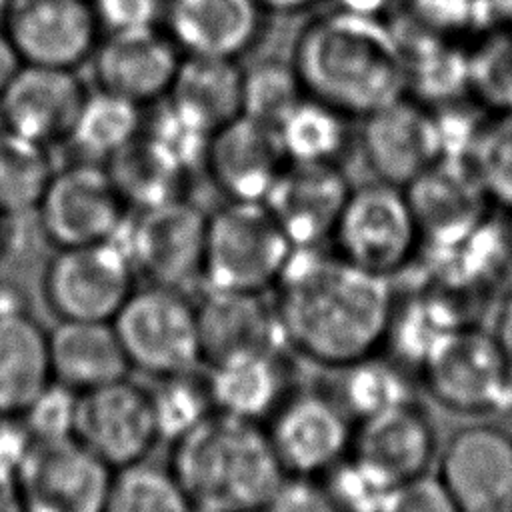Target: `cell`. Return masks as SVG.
I'll list each match as a JSON object with an SVG mask.
<instances>
[{
	"instance_id": "obj_26",
	"label": "cell",
	"mask_w": 512,
	"mask_h": 512,
	"mask_svg": "<svg viewBox=\"0 0 512 512\" xmlns=\"http://www.w3.org/2000/svg\"><path fill=\"white\" fill-rule=\"evenodd\" d=\"M52 380L86 392L120 378L132 370L112 322L58 320L48 330Z\"/></svg>"
},
{
	"instance_id": "obj_45",
	"label": "cell",
	"mask_w": 512,
	"mask_h": 512,
	"mask_svg": "<svg viewBox=\"0 0 512 512\" xmlns=\"http://www.w3.org/2000/svg\"><path fill=\"white\" fill-rule=\"evenodd\" d=\"M378 512H460L438 476L420 474L392 486Z\"/></svg>"
},
{
	"instance_id": "obj_56",
	"label": "cell",
	"mask_w": 512,
	"mask_h": 512,
	"mask_svg": "<svg viewBox=\"0 0 512 512\" xmlns=\"http://www.w3.org/2000/svg\"><path fill=\"white\" fill-rule=\"evenodd\" d=\"M24 512H26V510H24Z\"/></svg>"
},
{
	"instance_id": "obj_7",
	"label": "cell",
	"mask_w": 512,
	"mask_h": 512,
	"mask_svg": "<svg viewBox=\"0 0 512 512\" xmlns=\"http://www.w3.org/2000/svg\"><path fill=\"white\" fill-rule=\"evenodd\" d=\"M420 240L404 188L374 180L350 188L330 248L344 260L392 280L412 262Z\"/></svg>"
},
{
	"instance_id": "obj_27",
	"label": "cell",
	"mask_w": 512,
	"mask_h": 512,
	"mask_svg": "<svg viewBox=\"0 0 512 512\" xmlns=\"http://www.w3.org/2000/svg\"><path fill=\"white\" fill-rule=\"evenodd\" d=\"M244 68L234 58L182 54L166 100L192 124L214 132L242 114Z\"/></svg>"
},
{
	"instance_id": "obj_41",
	"label": "cell",
	"mask_w": 512,
	"mask_h": 512,
	"mask_svg": "<svg viewBox=\"0 0 512 512\" xmlns=\"http://www.w3.org/2000/svg\"><path fill=\"white\" fill-rule=\"evenodd\" d=\"M154 110L144 116L142 132L168 150L188 172L202 168L210 132L192 124L166 98L150 104Z\"/></svg>"
},
{
	"instance_id": "obj_25",
	"label": "cell",
	"mask_w": 512,
	"mask_h": 512,
	"mask_svg": "<svg viewBox=\"0 0 512 512\" xmlns=\"http://www.w3.org/2000/svg\"><path fill=\"white\" fill-rule=\"evenodd\" d=\"M196 308L204 364L242 350H286L264 294L206 288Z\"/></svg>"
},
{
	"instance_id": "obj_47",
	"label": "cell",
	"mask_w": 512,
	"mask_h": 512,
	"mask_svg": "<svg viewBox=\"0 0 512 512\" xmlns=\"http://www.w3.org/2000/svg\"><path fill=\"white\" fill-rule=\"evenodd\" d=\"M166 0H92L102 32L158 26Z\"/></svg>"
},
{
	"instance_id": "obj_40",
	"label": "cell",
	"mask_w": 512,
	"mask_h": 512,
	"mask_svg": "<svg viewBox=\"0 0 512 512\" xmlns=\"http://www.w3.org/2000/svg\"><path fill=\"white\" fill-rule=\"evenodd\" d=\"M472 168L488 196L512 208V112L482 128L472 148Z\"/></svg>"
},
{
	"instance_id": "obj_43",
	"label": "cell",
	"mask_w": 512,
	"mask_h": 512,
	"mask_svg": "<svg viewBox=\"0 0 512 512\" xmlns=\"http://www.w3.org/2000/svg\"><path fill=\"white\" fill-rule=\"evenodd\" d=\"M322 480L340 512H378L392 488L350 454L322 476Z\"/></svg>"
},
{
	"instance_id": "obj_6",
	"label": "cell",
	"mask_w": 512,
	"mask_h": 512,
	"mask_svg": "<svg viewBox=\"0 0 512 512\" xmlns=\"http://www.w3.org/2000/svg\"><path fill=\"white\" fill-rule=\"evenodd\" d=\"M428 394L458 414H488L512 404V362L492 332L458 326L420 362Z\"/></svg>"
},
{
	"instance_id": "obj_28",
	"label": "cell",
	"mask_w": 512,
	"mask_h": 512,
	"mask_svg": "<svg viewBox=\"0 0 512 512\" xmlns=\"http://www.w3.org/2000/svg\"><path fill=\"white\" fill-rule=\"evenodd\" d=\"M50 382L48 330L30 312L0 316V414L20 416Z\"/></svg>"
},
{
	"instance_id": "obj_49",
	"label": "cell",
	"mask_w": 512,
	"mask_h": 512,
	"mask_svg": "<svg viewBox=\"0 0 512 512\" xmlns=\"http://www.w3.org/2000/svg\"><path fill=\"white\" fill-rule=\"evenodd\" d=\"M30 312V294L26 288L10 278H0V316H14Z\"/></svg>"
},
{
	"instance_id": "obj_48",
	"label": "cell",
	"mask_w": 512,
	"mask_h": 512,
	"mask_svg": "<svg viewBox=\"0 0 512 512\" xmlns=\"http://www.w3.org/2000/svg\"><path fill=\"white\" fill-rule=\"evenodd\" d=\"M32 442L34 440L20 416L0 414V466L2 468L16 474Z\"/></svg>"
},
{
	"instance_id": "obj_51",
	"label": "cell",
	"mask_w": 512,
	"mask_h": 512,
	"mask_svg": "<svg viewBox=\"0 0 512 512\" xmlns=\"http://www.w3.org/2000/svg\"><path fill=\"white\" fill-rule=\"evenodd\" d=\"M0 512H24V502L14 472L0 466Z\"/></svg>"
},
{
	"instance_id": "obj_11",
	"label": "cell",
	"mask_w": 512,
	"mask_h": 512,
	"mask_svg": "<svg viewBox=\"0 0 512 512\" xmlns=\"http://www.w3.org/2000/svg\"><path fill=\"white\" fill-rule=\"evenodd\" d=\"M208 212L186 196L134 210L122 226V248L146 282L186 288L202 282Z\"/></svg>"
},
{
	"instance_id": "obj_44",
	"label": "cell",
	"mask_w": 512,
	"mask_h": 512,
	"mask_svg": "<svg viewBox=\"0 0 512 512\" xmlns=\"http://www.w3.org/2000/svg\"><path fill=\"white\" fill-rule=\"evenodd\" d=\"M490 12V0H408L412 24L450 38L480 26Z\"/></svg>"
},
{
	"instance_id": "obj_53",
	"label": "cell",
	"mask_w": 512,
	"mask_h": 512,
	"mask_svg": "<svg viewBox=\"0 0 512 512\" xmlns=\"http://www.w3.org/2000/svg\"><path fill=\"white\" fill-rule=\"evenodd\" d=\"M260 6L266 12H278V14H296L310 6H314L318 0H258Z\"/></svg>"
},
{
	"instance_id": "obj_32",
	"label": "cell",
	"mask_w": 512,
	"mask_h": 512,
	"mask_svg": "<svg viewBox=\"0 0 512 512\" xmlns=\"http://www.w3.org/2000/svg\"><path fill=\"white\" fill-rule=\"evenodd\" d=\"M142 122V106L98 88L86 94L66 142L78 154L76 160L104 164L142 132Z\"/></svg>"
},
{
	"instance_id": "obj_3",
	"label": "cell",
	"mask_w": 512,
	"mask_h": 512,
	"mask_svg": "<svg viewBox=\"0 0 512 512\" xmlns=\"http://www.w3.org/2000/svg\"><path fill=\"white\" fill-rule=\"evenodd\" d=\"M168 466L194 512H262L286 476L264 424L216 410L172 442Z\"/></svg>"
},
{
	"instance_id": "obj_17",
	"label": "cell",
	"mask_w": 512,
	"mask_h": 512,
	"mask_svg": "<svg viewBox=\"0 0 512 512\" xmlns=\"http://www.w3.org/2000/svg\"><path fill=\"white\" fill-rule=\"evenodd\" d=\"M338 164L286 162L262 200L292 248L328 246L350 192Z\"/></svg>"
},
{
	"instance_id": "obj_19",
	"label": "cell",
	"mask_w": 512,
	"mask_h": 512,
	"mask_svg": "<svg viewBox=\"0 0 512 512\" xmlns=\"http://www.w3.org/2000/svg\"><path fill=\"white\" fill-rule=\"evenodd\" d=\"M180 58V48L158 24L106 32L92 54V66L98 88L150 106L166 96Z\"/></svg>"
},
{
	"instance_id": "obj_38",
	"label": "cell",
	"mask_w": 512,
	"mask_h": 512,
	"mask_svg": "<svg viewBox=\"0 0 512 512\" xmlns=\"http://www.w3.org/2000/svg\"><path fill=\"white\" fill-rule=\"evenodd\" d=\"M450 314L434 300H412L394 308L386 346H394L396 356L412 360L420 366L426 354L460 324L448 318Z\"/></svg>"
},
{
	"instance_id": "obj_50",
	"label": "cell",
	"mask_w": 512,
	"mask_h": 512,
	"mask_svg": "<svg viewBox=\"0 0 512 512\" xmlns=\"http://www.w3.org/2000/svg\"><path fill=\"white\" fill-rule=\"evenodd\" d=\"M492 334H494V338L498 340V344L502 346V350L506 352V356L512 362V290L506 294L504 302L500 304V310H498L496 320H494Z\"/></svg>"
},
{
	"instance_id": "obj_16",
	"label": "cell",
	"mask_w": 512,
	"mask_h": 512,
	"mask_svg": "<svg viewBox=\"0 0 512 512\" xmlns=\"http://www.w3.org/2000/svg\"><path fill=\"white\" fill-rule=\"evenodd\" d=\"M362 122L360 148L376 180L404 188L442 158L434 110L408 94Z\"/></svg>"
},
{
	"instance_id": "obj_31",
	"label": "cell",
	"mask_w": 512,
	"mask_h": 512,
	"mask_svg": "<svg viewBox=\"0 0 512 512\" xmlns=\"http://www.w3.org/2000/svg\"><path fill=\"white\" fill-rule=\"evenodd\" d=\"M348 120L344 112L306 94L276 126L286 160L340 166L352 140Z\"/></svg>"
},
{
	"instance_id": "obj_36",
	"label": "cell",
	"mask_w": 512,
	"mask_h": 512,
	"mask_svg": "<svg viewBox=\"0 0 512 512\" xmlns=\"http://www.w3.org/2000/svg\"><path fill=\"white\" fill-rule=\"evenodd\" d=\"M148 392L158 436L170 444L214 412L206 376L198 370L160 376Z\"/></svg>"
},
{
	"instance_id": "obj_55",
	"label": "cell",
	"mask_w": 512,
	"mask_h": 512,
	"mask_svg": "<svg viewBox=\"0 0 512 512\" xmlns=\"http://www.w3.org/2000/svg\"><path fill=\"white\" fill-rule=\"evenodd\" d=\"M12 2H14V0H0V26H2L4 20H6V14H8L10 6H12Z\"/></svg>"
},
{
	"instance_id": "obj_10",
	"label": "cell",
	"mask_w": 512,
	"mask_h": 512,
	"mask_svg": "<svg viewBox=\"0 0 512 512\" xmlns=\"http://www.w3.org/2000/svg\"><path fill=\"white\" fill-rule=\"evenodd\" d=\"M356 420L336 394L292 388L264 422L284 474L322 478L352 450Z\"/></svg>"
},
{
	"instance_id": "obj_39",
	"label": "cell",
	"mask_w": 512,
	"mask_h": 512,
	"mask_svg": "<svg viewBox=\"0 0 512 512\" xmlns=\"http://www.w3.org/2000/svg\"><path fill=\"white\" fill-rule=\"evenodd\" d=\"M470 88L502 114L512 112V26L488 34L468 54Z\"/></svg>"
},
{
	"instance_id": "obj_52",
	"label": "cell",
	"mask_w": 512,
	"mask_h": 512,
	"mask_svg": "<svg viewBox=\"0 0 512 512\" xmlns=\"http://www.w3.org/2000/svg\"><path fill=\"white\" fill-rule=\"evenodd\" d=\"M20 64H22V60H20L14 44L10 42L8 34L0 26V94L6 88V84L12 80V76L20 68Z\"/></svg>"
},
{
	"instance_id": "obj_29",
	"label": "cell",
	"mask_w": 512,
	"mask_h": 512,
	"mask_svg": "<svg viewBox=\"0 0 512 512\" xmlns=\"http://www.w3.org/2000/svg\"><path fill=\"white\" fill-rule=\"evenodd\" d=\"M104 166L130 210L186 196L192 174L144 132L112 154Z\"/></svg>"
},
{
	"instance_id": "obj_30",
	"label": "cell",
	"mask_w": 512,
	"mask_h": 512,
	"mask_svg": "<svg viewBox=\"0 0 512 512\" xmlns=\"http://www.w3.org/2000/svg\"><path fill=\"white\" fill-rule=\"evenodd\" d=\"M412 24V22H410ZM406 54L408 96L418 102H450L470 88V62L450 36H442L412 24V30L396 28Z\"/></svg>"
},
{
	"instance_id": "obj_33",
	"label": "cell",
	"mask_w": 512,
	"mask_h": 512,
	"mask_svg": "<svg viewBox=\"0 0 512 512\" xmlns=\"http://www.w3.org/2000/svg\"><path fill=\"white\" fill-rule=\"evenodd\" d=\"M50 148L0 124V212L32 214L54 174Z\"/></svg>"
},
{
	"instance_id": "obj_18",
	"label": "cell",
	"mask_w": 512,
	"mask_h": 512,
	"mask_svg": "<svg viewBox=\"0 0 512 512\" xmlns=\"http://www.w3.org/2000/svg\"><path fill=\"white\" fill-rule=\"evenodd\" d=\"M86 94L74 68L22 62L0 94V124L50 148L66 142Z\"/></svg>"
},
{
	"instance_id": "obj_13",
	"label": "cell",
	"mask_w": 512,
	"mask_h": 512,
	"mask_svg": "<svg viewBox=\"0 0 512 512\" xmlns=\"http://www.w3.org/2000/svg\"><path fill=\"white\" fill-rule=\"evenodd\" d=\"M74 438L112 470L148 458L160 442L148 388L126 376L78 392Z\"/></svg>"
},
{
	"instance_id": "obj_5",
	"label": "cell",
	"mask_w": 512,
	"mask_h": 512,
	"mask_svg": "<svg viewBox=\"0 0 512 512\" xmlns=\"http://www.w3.org/2000/svg\"><path fill=\"white\" fill-rule=\"evenodd\" d=\"M112 326L130 368L160 378L204 364L198 308L182 288L146 282L124 300Z\"/></svg>"
},
{
	"instance_id": "obj_14",
	"label": "cell",
	"mask_w": 512,
	"mask_h": 512,
	"mask_svg": "<svg viewBox=\"0 0 512 512\" xmlns=\"http://www.w3.org/2000/svg\"><path fill=\"white\" fill-rule=\"evenodd\" d=\"M438 478L460 512H512V434L472 424L450 434Z\"/></svg>"
},
{
	"instance_id": "obj_21",
	"label": "cell",
	"mask_w": 512,
	"mask_h": 512,
	"mask_svg": "<svg viewBox=\"0 0 512 512\" xmlns=\"http://www.w3.org/2000/svg\"><path fill=\"white\" fill-rule=\"evenodd\" d=\"M350 456L396 486L428 472L438 456L436 426L416 400L406 402L358 420Z\"/></svg>"
},
{
	"instance_id": "obj_12",
	"label": "cell",
	"mask_w": 512,
	"mask_h": 512,
	"mask_svg": "<svg viewBox=\"0 0 512 512\" xmlns=\"http://www.w3.org/2000/svg\"><path fill=\"white\" fill-rule=\"evenodd\" d=\"M16 478L26 512H102L112 468L72 436L32 442Z\"/></svg>"
},
{
	"instance_id": "obj_46",
	"label": "cell",
	"mask_w": 512,
	"mask_h": 512,
	"mask_svg": "<svg viewBox=\"0 0 512 512\" xmlns=\"http://www.w3.org/2000/svg\"><path fill=\"white\" fill-rule=\"evenodd\" d=\"M262 512H340L322 478L286 474Z\"/></svg>"
},
{
	"instance_id": "obj_15",
	"label": "cell",
	"mask_w": 512,
	"mask_h": 512,
	"mask_svg": "<svg viewBox=\"0 0 512 512\" xmlns=\"http://www.w3.org/2000/svg\"><path fill=\"white\" fill-rule=\"evenodd\" d=\"M2 28L22 62L58 68L92 58L104 34L92 0H14Z\"/></svg>"
},
{
	"instance_id": "obj_37",
	"label": "cell",
	"mask_w": 512,
	"mask_h": 512,
	"mask_svg": "<svg viewBox=\"0 0 512 512\" xmlns=\"http://www.w3.org/2000/svg\"><path fill=\"white\" fill-rule=\"evenodd\" d=\"M304 96L306 92L292 62L264 60L244 70L242 114L266 126L276 128Z\"/></svg>"
},
{
	"instance_id": "obj_4",
	"label": "cell",
	"mask_w": 512,
	"mask_h": 512,
	"mask_svg": "<svg viewBox=\"0 0 512 512\" xmlns=\"http://www.w3.org/2000/svg\"><path fill=\"white\" fill-rule=\"evenodd\" d=\"M292 250L264 202L226 200L206 218L202 282L214 290L266 294Z\"/></svg>"
},
{
	"instance_id": "obj_20",
	"label": "cell",
	"mask_w": 512,
	"mask_h": 512,
	"mask_svg": "<svg viewBox=\"0 0 512 512\" xmlns=\"http://www.w3.org/2000/svg\"><path fill=\"white\" fill-rule=\"evenodd\" d=\"M286 162L276 128L240 114L212 132L202 168L226 200L262 202Z\"/></svg>"
},
{
	"instance_id": "obj_23",
	"label": "cell",
	"mask_w": 512,
	"mask_h": 512,
	"mask_svg": "<svg viewBox=\"0 0 512 512\" xmlns=\"http://www.w3.org/2000/svg\"><path fill=\"white\" fill-rule=\"evenodd\" d=\"M258 0H166L164 30L182 54L238 60L262 34Z\"/></svg>"
},
{
	"instance_id": "obj_35",
	"label": "cell",
	"mask_w": 512,
	"mask_h": 512,
	"mask_svg": "<svg viewBox=\"0 0 512 512\" xmlns=\"http://www.w3.org/2000/svg\"><path fill=\"white\" fill-rule=\"evenodd\" d=\"M102 512H194L170 470L148 458L112 470Z\"/></svg>"
},
{
	"instance_id": "obj_9",
	"label": "cell",
	"mask_w": 512,
	"mask_h": 512,
	"mask_svg": "<svg viewBox=\"0 0 512 512\" xmlns=\"http://www.w3.org/2000/svg\"><path fill=\"white\" fill-rule=\"evenodd\" d=\"M128 212L104 164L74 160L54 170L32 214L42 236L66 248L116 238Z\"/></svg>"
},
{
	"instance_id": "obj_1",
	"label": "cell",
	"mask_w": 512,
	"mask_h": 512,
	"mask_svg": "<svg viewBox=\"0 0 512 512\" xmlns=\"http://www.w3.org/2000/svg\"><path fill=\"white\" fill-rule=\"evenodd\" d=\"M272 292L286 350L316 366L340 370L386 348L396 308L392 280L328 246L294 248Z\"/></svg>"
},
{
	"instance_id": "obj_2",
	"label": "cell",
	"mask_w": 512,
	"mask_h": 512,
	"mask_svg": "<svg viewBox=\"0 0 512 512\" xmlns=\"http://www.w3.org/2000/svg\"><path fill=\"white\" fill-rule=\"evenodd\" d=\"M292 66L308 96L350 118L408 94V68L396 26L382 16L336 8L298 34Z\"/></svg>"
},
{
	"instance_id": "obj_54",
	"label": "cell",
	"mask_w": 512,
	"mask_h": 512,
	"mask_svg": "<svg viewBox=\"0 0 512 512\" xmlns=\"http://www.w3.org/2000/svg\"><path fill=\"white\" fill-rule=\"evenodd\" d=\"M12 218L0 212V258L6 254L10 238H12Z\"/></svg>"
},
{
	"instance_id": "obj_8",
	"label": "cell",
	"mask_w": 512,
	"mask_h": 512,
	"mask_svg": "<svg viewBox=\"0 0 512 512\" xmlns=\"http://www.w3.org/2000/svg\"><path fill=\"white\" fill-rule=\"evenodd\" d=\"M136 276L116 240L56 248L42 272V296L58 320L112 322Z\"/></svg>"
},
{
	"instance_id": "obj_34",
	"label": "cell",
	"mask_w": 512,
	"mask_h": 512,
	"mask_svg": "<svg viewBox=\"0 0 512 512\" xmlns=\"http://www.w3.org/2000/svg\"><path fill=\"white\" fill-rule=\"evenodd\" d=\"M338 372L340 382L334 394L356 422L414 400L406 366L384 356L382 350L364 356Z\"/></svg>"
},
{
	"instance_id": "obj_22",
	"label": "cell",
	"mask_w": 512,
	"mask_h": 512,
	"mask_svg": "<svg viewBox=\"0 0 512 512\" xmlns=\"http://www.w3.org/2000/svg\"><path fill=\"white\" fill-rule=\"evenodd\" d=\"M404 192L420 238L438 244L456 242L472 234L484 220L486 200L490 198L474 168L450 158H440L404 186Z\"/></svg>"
},
{
	"instance_id": "obj_42",
	"label": "cell",
	"mask_w": 512,
	"mask_h": 512,
	"mask_svg": "<svg viewBox=\"0 0 512 512\" xmlns=\"http://www.w3.org/2000/svg\"><path fill=\"white\" fill-rule=\"evenodd\" d=\"M78 392L52 380L20 414L34 442L74 436Z\"/></svg>"
},
{
	"instance_id": "obj_24",
	"label": "cell",
	"mask_w": 512,
	"mask_h": 512,
	"mask_svg": "<svg viewBox=\"0 0 512 512\" xmlns=\"http://www.w3.org/2000/svg\"><path fill=\"white\" fill-rule=\"evenodd\" d=\"M286 350H242L206 364L216 412L264 424L294 388Z\"/></svg>"
}]
</instances>
